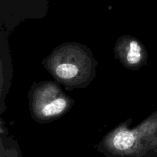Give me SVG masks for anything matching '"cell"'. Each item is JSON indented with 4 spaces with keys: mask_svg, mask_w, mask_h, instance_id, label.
Wrapping results in <instances>:
<instances>
[{
    "mask_svg": "<svg viewBox=\"0 0 157 157\" xmlns=\"http://www.w3.org/2000/svg\"><path fill=\"white\" fill-rule=\"evenodd\" d=\"M67 106V102L62 98H58L53 100L50 103L44 106L41 110L44 116H51L61 113Z\"/></svg>",
    "mask_w": 157,
    "mask_h": 157,
    "instance_id": "7a4b0ae2",
    "label": "cell"
},
{
    "mask_svg": "<svg viewBox=\"0 0 157 157\" xmlns=\"http://www.w3.org/2000/svg\"><path fill=\"white\" fill-rule=\"evenodd\" d=\"M78 68L71 63H62L56 68V74L59 78L67 79L73 78L78 75Z\"/></svg>",
    "mask_w": 157,
    "mask_h": 157,
    "instance_id": "3957f363",
    "label": "cell"
},
{
    "mask_svg": "<svg viewBox=\"0 0 157 157\" xmlns=\"http://www.w3.org/2000/svg\"><path fill=\"white\" fill-rule=\"evenodd\" d=\"M141 47L136 41H132L130 43V50L127 55V59L130 64H137L141 60Z\"/></svg>",
    "mask_w": 157,
    "mask_h": 157,
    "instance_id": "277c9868",
    "label": "cell"
},
{
    "mask_svg": "<svg viewBox=\"0 0 157 157\" xmlns=\"http://www.w3.org/2000/svg\"><path fill=\"white\" fill-rule=\"evenodd\" d=\"M136 142V136L130 131L124 129L118 132L113 138V143L114 147L120 151L130 149Z\"/></svg>",
    "mask_w": 157,
    "mask_h": 157,
    "instance_id": "6da1fadb",
    "label": "cell"
}]
</instances>
